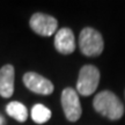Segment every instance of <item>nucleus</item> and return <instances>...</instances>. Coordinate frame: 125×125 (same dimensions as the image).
<instances>
[{"label":"nucleus","mask_w":125,"mask_h":125,"mask_svg":"<svg viewBox=\"0 0 125 125\" xmlns=\"http://www.w3.org/2000/svg\"><path fill=\"white\" fill-rule=\"evenodd\" d=\"M93 105L98 114L112 121L119 119L124 114V105L122 101L109 90L98 93L94 98Z\"/></svg>","instance_id":"nucleus-1"},{"label":"nucleus","mask_w":125,"mask_h":125,"mask_svg":"<svg viewBox=\"0 0 125 125\" xmlns=\"http://www.w3.org/2000/svg\"><path fill=\"white\" fill-rule=\"evenodd\" d=\"M79 45L81 52L88 57H96L102 53L104 48L102 35L93 28H85L80 32Z\"/></svg>","instance_id":"nucleus-2"},{"label":"nucleus","mask_w":125,"mask_h":125,"mask_svg":"<svg viewBox=\"0 0 125 125\" xmlns=\"http://www.w3.org/2000/svg\"><path fill=\"white\" fill-rule=\"evenodd\" d=\"M100 82V72L93 65L82 66L79 73L76 89L82 96H89L96 90Z\"/></svg>","instance_id":"nucleus-3"},{"label":"nucleus","mask_w":125,"mask_h":125,"mask_svg":"<svg viewBox=\"0 0 125 125\" xmlns=\"http://www.w3.org/2000/svg\"><path fill=\"white\" fill-rule=\"evenodd\" d=\"M62 105L66 118L70 122H76L81 116V104L76 90L68 87L62 93Z\"/></svg>","instance_id":"nucleus-4"},{"label":"nucleus","mask_w":125,"mask_h":125,"mask_svg":"<svg viewBox=\"0 0 125 125\" xmlns=\"http://www.w3.org/2000/svg\"><path fill=\"white\" fill-rule=\"evenodd\" d=\"M29 24L31 29L41 36H51L53 32H56L58 27V22L53 16L42 13L34 14Z\"/></svg>","instance_id":"nucleus-5"},{"label":"nucleus","mask_w":125,"mask_h":125,"mask_svg":"<svg viewBox=\"0 0 125 125\" xmlns=\"http://www.w3.org/2000/svg\"><path fill=\"white\" fill-rule=\"evenodd\" d=\"M23 83L29 90L41 95H50L53 92V83L35 72H28L23 75Z\"/></svg>","instance_id":"nucleus-6"},{"label":"nucleus","mask_w":125,"mask_h":125,"mask_svg":"<svg viewBox=\"0 0 125 125\" xmlns=\"http://www.w3.org/2000/svg\"><path fill=\"white\" fill-rule=\"evenodd\" d=\"M54 46L58 52L62 54H71L75 50V38L74 34L68 28H62L56 32Z\"/></svg>","instance_id":"nucleus-7"},{"label":"nucleus","mask_w":125,"mask_h":125,"mask_svg":"<svg viewBox=\"0 0 125 125\" xmlns=\"http://www.w3.org/2000/svg\"><path fill=\"white\" fill-rule=\"evenodd\" d=\"M14 67L5 65L0 70V96L5 98L10 97L14 93Z\"/></svg>","instance_id":"nucleus-8"},{"label":"nucleus","mask_w":125,"mask_h":125,"mask_svg":"<svg viewBox=\"0 0 125 125\" xmlns=\"http://www.w3.org/2000/svg\"><path fill=\"white\" fill-rule=\"evenodd\" d=\"M6 112L8 114V116H10L12 118L16 119L18 122H26L28 118V110L27 108L23 105L22 103L13 101L7 104L6 107Z\"/></svg>","instance_id":"nucleus-9"},{"label":"nucleus","mask_w":125,"mask_h":125,"mask_svg":"<svg viewBox=\"0 0 125 125\" xmlns=\"http://www.w3.org/2000/svg\"><path fill=\"white\" fill-rule=\"evenodd\" d=\"M31 118L37 124H43L51 118V111L43 104H36L31 109Z\"/></svg>","instance_id":"nucleus-10"},{"label":"nucleus","mask_w":125,"mask_h":125,"mask_svg":"<svg viewBox=\"0 0 125 125\" xmlns=\"http://www.w3.org/2000/svg\"><path fill=\"white\" fill-rule=\"evenodd\" d=\"M4 124H5V119L0 116V125H4Z\"/></svg>","instance_id":"nucleus-11"}]
</instances>
